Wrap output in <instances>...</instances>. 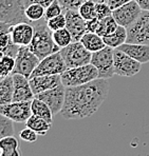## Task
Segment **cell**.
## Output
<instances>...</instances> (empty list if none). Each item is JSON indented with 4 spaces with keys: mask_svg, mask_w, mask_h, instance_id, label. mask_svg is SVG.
<instances>
[{
    "mask_svg": "<svg viewBox=\"0 0 149 156\" xmlns=\"http://www.w3.org/2000/svg\"><path fill=\"white\" fill-rule=\"evenodd\" d=\"M108 79L96 78L82 86L66 88L65 105L60 114L66 119H82L97 112L109 93Z\"/></svg>",
    "mask_w": 149,
    "mask_h": 156,
    "instance_id": "1",
    "label": "cell"
},
{
    "mask_svg": "<svg viewBox=\"0 0 149 156\" xmlns=\"http://www.w3.org/2000/svg\"><path fill=\"white\" fill-rule=\"evenodd\" d=\"M33 26L35 27V34L29 48L40 60L60 51V48L55 43L53 39L52 31L48 27L45 18L35 21Z\"/></svg>",
    "mask_w": 149,
    "mask_h": 156,
    "instance_id": "2",
    "label": "cell"
},
{
    "mask_svg": "<svg viewBox=\"0 0 149 156\" xmlns=\"http://www.w3.org/2000/svg\"><path fill=\"white\" fill-rule=\"evenodd\" d=\"M0 22L9 26H14L19 22L32 23L26 16V4L24 0H0Z\"/></svg>",
    "mask_w": 149,
    "mask_h": 156,
    "instance_id": "3",
    "label": "cell"
},
{
    "mask_svg": "<svg viewBox=\"0 0 149 156\" xmlns=\"http://www.w3.org/2000/svg\"><path fill=\"white\" fill-rule=\"evenodd\" d=\"M61 83L66 87H77L82 86L92 80L98 78V71L92 63L77 68L68 69L60 75Z\"/></svg>",
    "mask_w": 149,
    "mask_h": 156,
    "instance_id": "4",
    "label": "cell"
},
{
    "mask_svg": "<svg viewBox=\"0 0 149 156\" xmlns=\"http://www.w3.org/2000/svg\"><path fill=\"white\" fill-rule=\"evenodd\" d=\"M60 54L68 69L77 68L91 63L92 53L89 52L81 41H73L67 47L60 49Z\"/></svg>",
    "mask_w": 149,
    "mask_h": 156,
    "instance_id": "5",
    "label": "cell"
},
{
    "mask_svg": "<svg viewBox=\"0 0 149 156\" xmlns=\"http://www.w3.org/2000/svg\"><path fill=\"white\" fill-rule=\"evenodd\" d=\"M91 63L97 69L98 78L110 79L114 73V49L105 47L103 50L92 53Z\"/></svg>",
    "mask_w": 149,
    "mask_h": 156,
    "instance_id": "6",
    "label": "cell"
},
{
    "mask_svg": "<svg viewBox=\"0 0 149 156\" xmlns=\"http://www.w3.org/2000/svg\"><path fill=\"white\" fill-rule=\"evenodd\" d=\"M126 42L149 45V11H142L140 17L127 27Z\"/></svg>",
    "mask_w": 149,
    "mask_h": 156,
    "instance_id": "7",
    "label": "cell"
},
{
    "mask_svg": "<svg viewBox=\"0 0 149 156\" xmlns=\"http://www.w3.org/2000/svg\"><path fill=\"white\" fill-rule=\"evenodd\" d=\"M68 70V66L61 56L60 52H56L45 58L41 59L39 65L34 70L32 77L41 75H61Z\"/></svg>",
    "mask_w": 149,
    "mask_h": 156,
    "instance_id": "8",
    "label": "cell"
},
{
    "mask_svg": "<svg viewBox=\"0 0 149 156\" xmlns=\"http://www.w3.org/2000/svg\"><path fill=\"white\" fill-rule=\"evenodd\" d=\"M39 62L40 59L30 50L29 47H20L19 52L16 57L15 69L13 71V74H21L30 79Z\"/></svg>",
    "mask_w": 149,
    "mask_h": 156,
    "instance_id": "9",
    "label": "cell"
},
{
    "mask_svg": "<svg viewBox=\"0 0 149 156\" xmlns=\"http://www.w3.org/2000/svg\"><path fill=\"white\" fill-rule=\"evenodd\" d=\"M142 63L125 52L114 49V73L122 77H132L141 71Z\"/></svg>",
    "mask_w": 149,
    "mask_h": 156,
    "instance_id": "10",
    "label": "cell"
},
{
    "mask_svg": "<svg viewBox=\"0 0 149 156\" xmlns=\"http://www.w3.org/2000/svg\"><path fill=\"white\" fill-rule=\"evenodd\" d=\"M0 114L9 117L14 122H27L32 116V101H13L0 107Z\"/></svg>",
    "mask_w": 149,
    "mask_h": 156,
    "instance_id": "11",
    "label": "cell"
},
{
    "mask_svg": "<svg viewBox=\"0 0 149 156\" xmlns=\"http://www.w3.org/2000/svg\"><path fill=\"white\" fill-rule=\"evenodd\" d=\"M142 11L143 10L136 0H131L128 3L112 11V16L118 26L128 27L140 17Z\"/></svg>",
    "mask_w": 149,
    "mask_h": 156,
    "instance_id": "12",
    "label": "cell"
},
{
    "mask_svg": "<svg viewBox=\"0 0 149 156\" xmlns=\"http://www.w3.org/2000/svg\"><path fill=\"white\" fill-rule=\"evenodd\" d=\"M35 97L45 102L51 109L53 115H56V114L60 113L64 108V105H65L66 87L61 83L57 86L56 88L37 94V95H35Z\"/></svg>",
    "mask_w": 149,
    "mask_h": 156,
    "instance_id": "13",
    "label": "cell"
},
{
    "mask_svg": "<svg viewBox=\"0 0 149 156\" xmlns=\"http://www.w3.org/2000/svg\"><path fill=\"white\" fill-rule=\"evenodd\" d=\"M67 26L66 27L71 33L73 41H79L81 38L87 33V20H85L79 14L78 10L65 11Z\"/></svg>",
    "mask_w": 149,
    "mask_h": 156,
    "instance_id": "14",
    "label": "cell"
},
{
    "mask_svg": "<svg viewBox=\"0 0 149 156\" xmlns=\"http://www.w3.org/2000/svg\"><path fill=\"white\" fill-rule=\"evenodd\" d=\"M35 34V27L30 22H19L11 27L13 42L19 47H29Z\"/></svg>",
    "mask_w": 149,
    "mask_h": 156,
    "instance_id": "15",
    "label": "cell"
},
{
    "mask_svg": "<svg viewBox=\"0 0 149 156\" xmlns=\"http://www.w3.org/2000/svg\"><path fill=\"white\" fill-rule=\"evenodd\" d=\"M14 80L13 101H32L35 97L30 79L21 74H12Z\"/></svg>",
    "mask_w": 149,
    "mask_h": 156,
    "instance_id": "16",
    "label": "cell"
},
{
    "mask_svg": "<svg viewBox=\"0 0 149 156\" xmlns=\"http://www.w3.org/2000/svg\"><path fill=\"white\" fill-rule=\"evenodd\" d=\"M30 84H31L32 91L34 95L39 93L51 90L56 88L57 86L61 84V76L60 75H41V76H35L30 78Z\"/></svg>",
    "mask_w": 149,
    "mask_h": 156,
    "instance_id": "17",
    "label": "cell"
},
{
    "mask_svg": "<svg viewBox=\"0 0 149 156\" xmlns=\"http://www.w3.org/2000/svg\"><path fill=\"white\" fill-rule=\"evenodd\" d=\"M118 50L125 52L127 55L136 59V61L143 63L149 62V45L142 44V43H128L125 42L124 44L118 48Z\"/></svg>",
    "mask_w": 149,
    "mask_h": 156,
    "instance_id": "18",
    "label": "cell"
},
{
    "mask_svg": "<svg viewBox=\"0 0 149 156\" xmlns=\"http://www.w3.org/2000/svg\"><path fill=\"white\" fill-rule=\"evenodd\" d=\"M79 41H81L82 44H84V47L91 53L98 52L106 47L104 38L98 35V34L91 33V32H87V33L81 38Z\"/></svg>",
    "mask_w": 149,
    "mask_h": 156,
    "instance_id": "19",
    "label": "cell"
},
{
    "mask_svg": "<svg viewBox=\"0 0 149 156\" xmlns=\"http://www.w3.org/2000/svg\"><path fill=\"white\" fill-rule=\"evenodd\" d=\"M14 80L13 75L4 77L0 81V105H8L13 102Z\"/></svg>",
    "mask_w": 149,
    "mask_h": 156,
    "instance_id": "20",
    "label": "cell"
},
{
    "mask_svg": "<svg viewBox=\"0 0 149 156\" xmlns=\"http://www.w3.org/2000/svg\"><path fill=\"white\" fill-rule=\"evenodd\" d=\"M104 41L107 47L118 49L127 41V27L118 26V29L108 36H105Z\"/></svg>",
    "mask_w": 149,
    "mask_h": 156,
    "instance_id": "21",
    "label": "cell"
},
{
    "mask_svg": "<svg viewBox=\"0 0 149 156\" xmlns=\"http://www.w3.org/2000/svg\"><path fill=\"white\" fill-rule=\"evenodd\" d=\"M32 113L33 115L43 118L49 123L53 122V113L49 105L36 97H34V99L32 100Z\"/></svg>",
    "mask_w": 149,
    "mask_h": 156,
    "instance_id": "22",
    "label": "cell"
},
{
    "mask_svg": "<svg viewBox=\"0 0 149 156\" xmlns=\"http://www.w3.org/2000/svg\"><path fill=\"white\" fill-rule=\"evenodd\" d=\"M26 126L35 131L39 136H43V135L47 134L48 131L50 130V128L52 127V123H49L43 118H40V117L32 114V116L27 120Z\"/></svg>",
    "mask_w": 149,
    "mask_h": 156,
    "instance_id": "23",
    "label": "cell"
},
{
    "mask_svg": "<svg viewBox=\"0 0 149 156\" xmlns=\"http://www.w3.org/2000/svg\"><path fill=\"white\" fill-rule=\"evenodd\" d=\"M118 24L113 18V16L103 18V19H100V26L96 31V34H98L102 37H105V36H108L113 33L118 29Z\"/></svg>",
    "mask_w": 149,
    "mask_h": 156,
    "instance_id": "24",
    "label": "cell"
},
{
    "mask_svg": "<svg viewBox=\"0 0 149 156\" xmlns=\"http://www.w3.org/2000/svg\"><path fill=\"white\" fill-rule=\"evenodd\" d=\"M45 8H43L40 4H30L26 8V16L32 23L43 19L45 18Z\"/></svg>",
    "mask_w": 149,
    "mask_h": 156,
    "instance_id": "25",
    "label": "cell"
},
{
    "mask_svg": "<svg viewBox=\"0 0 149 156\" xmlns=\"http://www.w3.org/2000/svg\"><path fill=\"white\" fill-rule=\"evenodd\" d=\"M52 35H53V39H54L55 43H56L60 49L67 47L71 42H73L72 35H71V33L68 31L67 27L52 32Z\"/></svg>",
    "mask_w": 149,
    "mask_h": 156,
    "instance_id": "26",
    "label": "cell"
},
{
    "mask_svg": "<svg viewBox=\"0 0 149 156\" xmlns=\"http://www.w3.org/2000/svg\"><path fill=\"white\" fill-rule=\"evenodd\" d=\"M16 58L9 55L1 56V65H0V77L4 78L9 75L13 74V71L15 69Z\"/></svg>",
    "mask_w": 149,
    "mask_h": 156,
    "instance_id": "27",
    "label": "cell"
},
{
    "mask_svg": "<svg viewBox=\"0 0 149 156\" xmlns=\"http://www.w3.org/2000/svg\"><path fill=\"white\" fill-rule=\"evenodd\" d=\"M78 12L85 20L93 19L96 17V2L94 0H85Z\"/></svg>",
    "mask_w": 149,
    "mask_h": 156,
    "instance_id": "28",
    "label": "cell"
},
{
    "mask_svg": "<svg viewBox=\"0 0 149 156\" xmlns=\"http://www.w3.org/2000/svg\"><path fill=\"white\" fill-rule=\"evenodd\" d=\"M15 130H14V121L9 117L4 115H0V137L14 136Z\"/></svg>",
    "mask_w": 149,
    "mask_h": 156,
    "instance_id": "29",
    "label": "cell"
},
{
    "mask_svg": "<svg viewBox=\"0 0 149 156\" xmlns=\"http://www.w3.org/2000/svg\"><path fill=\"white\" fill-rule=\"evenodd\" d=\"M47 24H48V27H49L52 32L57 31V30H60V29H65L66 26H67V19H66L65 13L47 20Z\"/></svg>",
    "mask_w": 149,
    "mask_h": 156,
    "instance_id": "30",
    "label": "cell"
},
{
    "mask_svg": "<svg viewBox=\"0 0 149 156\" xmlns=\"http://www.w3.org/2000/svg\"><path fill=\"white\" fill-rule=\"evenodd\" d=\"M63 12H65L63 6L60 5L58 0H55L54 2H52V3L45 9V20H49V19H51V18L56 17V16L63 14Z\"/></svg>",
    "mask_w": 149,
    "mask_h": 156,
    "instance_id": "31",
    "label": "cell"
},
{
    "mask_svg": "<svg viewBox=\"0 0 149 156\" xmlns=\"http://www.w3.org/2000/svg\"><path fill=\"white\" fill-rule=\"evenodd\" d=\"M0 149L1 151H9L19 149V143L15 136H8L0 139Z\"/></svg>",
    "mask_w": 149,
    "mask_h": 156,
    "instance_id": "32",
    "label": "cell"
},
{
    "mask_svg": "<svg viewBox=\"0 0 149 156\" xmlns=\"http://www.w3.org/2000/svg\"><path fill=\"white\" fill-rule=\"evenodd\" d=\"M112 16V10L106 2H96V17L98 19Z\"/></svg>",
    "mask_w": 149,
    "mask_h": 156,
    "instance_id": "33",
    "label": "cell"
},
{
    "mask_svg": "<svg viewBox=\"0 0 149 156\" xmlns=\"http://www.w3.org/2000/svg\"><path fill=\"white\" fill-rule=\"evenodd\" d=\"M38 136H39V135L29 127L24 128V129L20 132V138H21L22 140L27 141V143H35V141L37 140Z\"/></svg>",
    "mask_w": 149,
    "mask_h": 156,
    "instance_id": "34",
    "label": "cell"
},
{
    "mask_svg": "<svg viewBox=\"0 0 149 156\" xmlns=\"http://www.w3.org/2000/svg\"><path fill=\"white\" fill-rule=\"evenodd\" d=\"M85 0H58L60 5L65 11L67 10H78Z\"/></svg>",
    "mask_w": 149,
    "mask_h": 156,
    "instance_id": "35",
    "label": "cell"
},
{
    "mask_svg": "<svg viewBox=\"0 0 149 156\" xmlns=\"http://www.w3.org/2000/svg\"><path fill=\"white\" fill-rule=\"evenodd\" d=\"M100 26V19L97 17L93 18V19L87 20V31L91 32V33H96Z\"/></svg>",
    "mask_w": 149,
    "mask_h": 156,
    "instance_id": "36",
    "label": "cell"
},
{
    "mask_svg": "<svg viewBox=\"0 0 149 156\" xmlns=\"http://www.w3.org/2000/svg\"><path fill=\"white\" fill-rule=\"evenodd\" d=\"M24 4H26V8L27 5H30V4L35 3V4H40V5H42L43 8L47 9L52 2L55 1V0H24Z\"/></svg>",
    "mask_w": 149,
    "mask_h": 156,
    "instance_id": "37",
    "label": "cell"
},
{
    "mask_svg": "<svg viewBox=\"0 0 149 156\" xmlns=\"http://www.w3.org/2000/svg\"><path fill=\"white\" fill-rule=\"evenodd\" d=\"M131 0H108L107 1V3L109 4V6L111 8V10H115V9L120 8V6L124 5V4L128 3V2H130Z\"/></svg>",
    "mask_w": 149,
    "mask_h": 156,
    "instance_id": "38",
    "label": "cell"
},
{
    "mask_svg": "<svg viewBox=\"0 0 149 156\" xmlns=\"http://www.w3.org/2000/svg\"><path fill=\"white\" fill-rule=\"evenodd\" d=\"M0 156H21V151H20V149H15V150H9V151H1Z\"/></svg>",
    "mask_w": 149,
    "mask_h": 156,
    "instance_id": "39",
    "label": "cell"
},
{
    "mask_svg": "<svg viewBox=\"0 0 149 156\" xmlns=\"http://www.w3.org/2000/svg\"><path fill=\"white\" fill-rule=\"evenodd\" d=\"M143 11H149V0H136Z\"/></svg>",
    "mask_w": 149,
    "mask_h": 156,
    "instance_id": "40",
    "label": "cell"
},
{
    "mask_svg": "<svg viewBox=\"0 0 149 156\" xmlns=\"http://www.w3.org/2000/svg\"><path fill=\"white\" fill-rule=\"evenodd\" d=\"M95 2H106L107 3V1H108V0H94Z\"/></svg>",
    "mask_w": 149,
    "mask_h": 156,
    "instance_id": "41",
    "label": "cell"
}]
</instances>
